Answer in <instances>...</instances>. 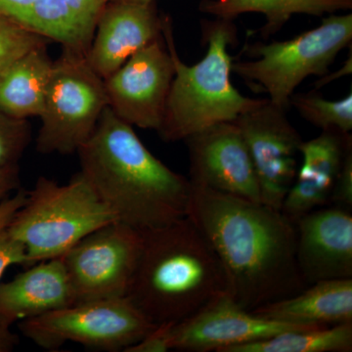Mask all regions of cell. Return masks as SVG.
I'll list each match as a JSON object with an SVG mask.
<instances>
[{
	"label": "cell",
	"mask_w": 352,
	"mask_h": 352,
	"mask_svg": "<svg viewBox=\"0 0 352 352\" xmlns=\"http://www.w3.org/2000/svg\"><path fill=\"white\" fill-rule=\"evenodd\" d=\"M187 217L217 252L240 307L252 311L307 288L296 226L281 210L191 183Z\"/></svg>",
	"instance_id": "6da1fadb"
},
{
	"label": "cell",
	"mask_w": 352,
	"mask_h": 352,
	"mask_svg": "<svg viewBox=\"0 0 352 352\" xmlns=\"http://www.w3.org/2000/svg\"><path fill=\"white\" fill-rule=\"evenodd\" d=\"M76 153L80 173L117 221L143 233L187 217L189 178L155 157L110 108Z\"/></svg>",
	"instance_id": "7a4b0ae2"
},
{
	"label": "cell",
	"mask_w": 352,
	"mask_h": 352,
	"mask_svg": "<svg viewBox=\"0 0 352 352\" xmlns=\"http://www.w3.org/2000/svg\"><path fill=\"white\" fill-rule=\"evenodd\" d=\"M142 234L126 298L153 324L184 320L228 294L221 261L189 217Z\"/></svg>",
	"instance_id": "3957f363"
},
{
	"label": "cell",
	"mask_w": 352,
	"mask_h": 352,
	"mask_svg": "<svg viewBox=\"0 0 352 352\" xmlns=\"http://www.w3.org/2000/svg\"><path fill=\"white\" fill-rule=\"evenodd\" d=\"M201 29L207 52L198 63L187 65L178 56L170 21L164 18L163 36L175 63V76L157 132L168 142L184 141L215 124L234 122L265 100L245 96L231 82L233 58L228 47L237 41L233 21H204Z\"/></svg>",
	"instance_id": "277c9868"
},
{
	"label": "cell",
	"mask_w": 352,
	"mask_h": 352,
	"mask_svg": "<svg viewBox=\"0 0 352 352\" xmlns=\"http://www.w3.org/2000/svg\"><path fill=\"white\" fill-rule=\"evenodd\" d=\"M117 221L82 173L61 185L41 176L16 212L10 232L30 263L60 258L88 234Z\"/></svg>",
	"instance_id": "5b68a950"
},
{
	"label": "cell",
	"mask_w": 352,
	"mask_h": 352,
	"mask_svg": "<svg viewBox=\"0 0 352 352\" xmlns=\"http://www.w3.org/2000/svg\"><path fill=\"white\" fill-rule=\"evenodd\" d=\"M352 41V14H329L321 24L294 38L248 47L254 60L233 62L232 73L261 87L268 100L288 109L289 98L309 76L329 73L338 55Z\"/></svg>",
	"instance_id": "8992f818"
},
{
	"label": "cell",
	"mask_w": 352,
	"mask_h": 352,
	"mask_svg": "<svg viewBox=\"0 0 352 352\" xmlns=\"http://www.w3.org/2000/svg\"><path fill=\"white\" fill-rule=\"evenodd\" d=\"M107 107L104 80L88 63L87 53L63 48L53 62L36 149L41 154L78 152Z\"/></svg>",
	"instance_id": "52a82bcc"
},
{
	"label": "cell",
	"mask_w": 352,
	"mask_h": 352,
	"mask_svg": "<svg viewBox=\"0 0 352 352\" xmlns=\"http://www.w3.org/2000/svg\"><path fill=\"white\" fill-rule=\"evenodd\" d=\"M156 326L126 296L76 302L19 323L25 337L47 351L76 342L108 352L126 351Z\"/></svg>",
	"instance_id": "ba28073f"
},
{
	"label": "cell",
	"mask_w": 352,
	"mask_h": 352,
	"mask_svg": "<svg viewBox=\"0 0 352 352\" xmlns=\"http://www.w3.org/2000/svg\"><path fill=\"white\" fill-rule=\"evenodd\" d=\"M142 245V232L119 221L73 245L60 258L76 303L126 296Z\"/></svg>",
	"instance_id": "9c48e42d"
},
{
	"label": "cell",
	"mask_w": 352,
	"mask_h": 352,
	"mask_svg": "<svg viewBox=\"0 0 352 352\" xmlns=\"http://www.w3.org/2000/svg\"><path fill=\"white\" fill-rule=\"evenodd\" d=\"M286 112L287 109L271 103L267 98L234 120L249 150L261 201L278 210H281L295 180L303 141Z\"/></svg>",
	"instance_id": "30bf717a"
},
{
	"label": "cell",
	"mask_w": 352,
	"mask_h": 352,
	"mask_svg": "<svg viewBox=\"0 0 352 352\" xmlns=\"http://www.w3.org/2000/svg\"><path fill=\"white\" fill-rule=\"evenodd\" d=\"M173 76L175 63L162 36L104 80L108 107L131 126L157 131Z\"/></svg>",
	"instance_id": "8fae6325"
},
{
	"label": "cell",
	"mask_w": 352,
	"mask_h": 352,
	"mask_svg": "<svg viewBox=\"0 0 352 352\" xmlns=\"http://www.w3.org/2000/svg\"><path fill=\"white\" fill-rule=\"evenodd\" d=\"M314 328L271 320L240 307L229 294L217 296L188 318L173 324L171 351L226 352L298 329Z\"/></svg>",
	"instance_id": "7c38bea8"
},
{
	"label": "cell",
	"mask_w": 352,
	"mask_h": 352,
	"mask_svg": "<svg viewBox=\"0 0 352 352\" xmlns=\"http://www.w3.org/2000/svg\"><path fill=\"white\" fill-rule=\"evenodd\" d=\"M184 141L188 148L190 182L261 201L254 164L235 122L215 124Z\"/></svg>",
	"instance_id": "4fadbf2b"
},
{
	"label": "cell",
	"mask_w": 352,
	"mask_h": 352,
	"mask_svg": "<svg viewBox=\"0 0 352 352\" xmlns=\"http://www.w3.org/2000/svg\"><path fill=\"white\" fill-rule=\"evenodd\" d=\"M296 259L305 283L352 278L351 210L328 205L295 222Z\"/></svg>",
	"instance_id": "5bb4252c"
},
{
	"label": "cell",
	"mask_w": 352,
	"mask_h": 352,
	"mask_svg": "<svg viewBox=\"0 0 352 352\" xmlns=\"http://www.w3.org/2000/svg\"><path fill=\"white\" fill-rule=\"evenodd\" d=\"M154 2L112 0L104 8L87 51L88 63L106 80L141 48L163 36Z\"/></svg>",
	"instance_id": "9a60e30c"
},
{
	"label": "cell",
	"mask_w": 352,
	"mask_h": 352,
	"mask_svg": "<svg viewBox=\"0 0 352 352\" xmlns=\"http://www.w3.org/2000/svg\"><path fill=\"white\" fill-rule=\"evenodd\" d=\"M112 0H0V13L44 38L87 54L97 22Z\"/></svg>",
	"instance_id": "2e32d148"
},
{
	"label": "cell",
	"mask_w": 352,
	"mask_h": 352,
	"mask_svg": "<svg viewBox=\"0 0 352 352\" xmlns=\"http://www.w3.org/2000/svg\"><path fill=\"white\" fill-rule=\"evenodd\" d=\"M352 151V136L338 129L302 141V164L282 204V212L295 223L303 215L330 205L333 184L346 155Z\"/></svg>",
	"instance_id": "e0dca14e"
},
{
	"label": "cell",
	"mask_w": 352,
	"mask_h": 352,
	"mask_svg": "<svg viewBox=\"0 0 352 352\" xmlns=\"http://www.w3.org/2000/svg\"><path fill=\"white\" fill-rule=\"evenodd\" d=\"M74 303L61 258L39 261L11 281L0 283V324L11 327Z\"/></svg>",
	"instance_id": "ac0fdd59"
},
{
	"label": "cell",
	"mask_w": 352,
	"mask_h": 352,
	"mask_svg": "<svg viewBox=\"0 0 352 352\" xmlns=\"http://www.w3.org/2000/svg\"><path fill=\"white\" fill-rule=\"evenodd\" d=\"M252 312L271 320L308 327L352 323V278L308 285L296 295L268 303Z\"/></svg>",
	"instance_id": "d6986e66"
},
{
	"label": "cell",
	"mask_w": 352,
	"mask_h": 352,
	"mask_svg": "<svg viewBox=\"0 0 352 352\" xmlns=\"http://www.w3.org/2000/svg\"><path fill=\"white\" fill-rule=\"evenodd\" d=\"M52 68L46 43L18 58L0 73V110L16 119L39 117Z\"/></svg>",
	"instance_id": "ffe728a7"
},
{
	"label": "cell",
	"mask_w": 352,
	"mask_h": 352,
	"mask_svg": "<svg viewBox=\"0 0 352 352\" xmlns=\"http://www.w3.org/2000/svg\"><path fill=\"white\" fill-rule=\"evenodd\" d=\"M201 12L233 21L245 13H261L265 17L261 28L264 38L276 34L294 15L323 17L326 14L351 10L352 0H204Z\"/></svg>",
	"instance_id": "44dd1931"
},
{
	"label": "cell",
	"mask_w": 352,
	"mask_h": 352,
	"mask_svg": "<svg viewBox=\"0 0 352 352\" xmlns=\"http://www.w3.org/2000/svg\"><path fill=\"white\" fill-rule=\"evenodd\" d=\"M352 323L287 331L226 352H351Z\"/></svg>",
	"instance_id": "7402d4cb"
},
{
	"label": "cell",
	"mask_w": 352,
	"mask_h": 352,
	"mask_svg": "<svg viewBox=\"0 0 352 352\" xmlns=\"http://www.w3.org/2000/svg\"><path fill=\"white\" fill-rule=\"evenodd\" d=\"M293 106L312 126L322 131L338 129L351 133L352 131V94L340 100H328L316 90L307 94H294L289 98Z\"/></svg>",
	"instance_id": "603a6c76"
},
{
	"label": "cell",
	"mask_w": 352,
	"mask_h": 352,
	"mask_svg": "<svg viewBox=\"0 0 352 352\" xmlns=\"http://www.w3.org/2000/svg\"><path fill=\"white\" fill-rule=\"evenodd\" d=\"M27 193L20 189L15 195L7 197L0 203V279L11 266L31 265L24 247L10 232L11 222L24 205Z\"/></svg>",
	"instance_id": "cb8c5ba5"
},
{
	"label": "cell",
	"mask_w": 352,
	"mask_h": 352,
	"mask_svg": "<svg viewBox=\"0 0 352 352\" xmlns=\"http://www.w3.org/2000/svg\"><path fill=\"white\" fill-rule=\"evenodd\" d=\"M47 39L0 13V73Z\"/></svg>",
	"instance_id": "d4e9b609"
},
{
	"label": "cell",
	"mask_w": 352,
	"mask_h": 352,
	"mask_svg": "<svg viewBox=\"0 0 352 352\" xmlns=\"http://www.w3.org/2000/svg\"><path fill=\"white\" fill-rule=\"evenodd\" d=\"M30 141L28 120L16 119L0 110V168L18 166Z\"/></svg>",
	"instance_id": "484cf974"
},
{
	"label": "cell",
	"mask_w": 352,
	"mask_h": 352,
	"mask_svg": "<svg viewBox=\"0 0 352 352\" xmlns=\"http://www.w3.org/2000/svg\"><path fill=\"white\" fill-rule=\"evenodd\" d=\"M330 205L352 210V151L346 155L336 178Z\"/></svg>",
	"instance_id": "4316f807"
},
{
	"label": "cell",
	"mask_w": 352,
	"mask_h": 352,
	"mask_svg": "<svg viewBox=\"0 0 352 352\" xmlns=\"http://www.w3.org/2000/svg\"><path fill=\"white\" fill-rule=\"evenodd\" d=\"M173 324H161L146 333L124 352H166L171 351L170 328Z\"/></svg>",
	"instance_id": "83f0119b"
},
{
	"label": "cell",
	"mask_w": 352,
	"mask_h": 352,
	"mask_svg": "<svg viewBox=\"0 0 352 352\" xmlns=\"http://www.w3.org/2000/svg\"><path fill=\"white\" fill-rule=\"evenodd\" d=\"M19 166L0 168V203L9 197V193L19 188Z\"/></svg>",
	"instance_id": "f1b7e54d"
},
{
	"label": "cell",
	"mask_w": 352,
	"mask_h": 352,
	"mask_svg": "<svg viewBox=\"0 0 352 352\" xmlns=\"http://www.w3.org/2000/svg\"><path fill=\"white\" fill-rule=\"evenodd\" d=\"M349 57L347 58L346 61L342 65V68L338 69V71L333 72V74H326L325 76H320V80H317L315 82V89H319V88L323 87L324 85H327L329 83L335 82L336 80L344 78V76L351 75L352 73V54H351V50H349Z\"/></svg>",
	"instance_id": "f546056e"
},
{
	"label": "cell",
	"mask_w": 352,
	"mask_h": 352,
	"mask_svg": "<svg viewBox=\"0 0 352 352\" xmlns=\"http://www.w3.org/2000/svg\"><path fill=\"white\" fill-rule=\"evenodd\" d=\"M17 342V336L11 332L10 327L0 324V352L13 351Z\"/></svg>",
	"instance_id": "4dcf8cb0"
},
{
	"label": "cell",
	"mask_w": 352,
	"mask_h": 352,
	"mask_svg": "<svg viewBox=\"0 0 352 352\" xmlns=\"http://www.w3.org/2000/svg\"><path fill=\"white\" fill-rule=\"evenodd\" d=\"M131 1L142 2V3H150V2H154L155 0H131Z\"/></svg>",
	"instance_id": "1f68e13d"
}]
</instances>
